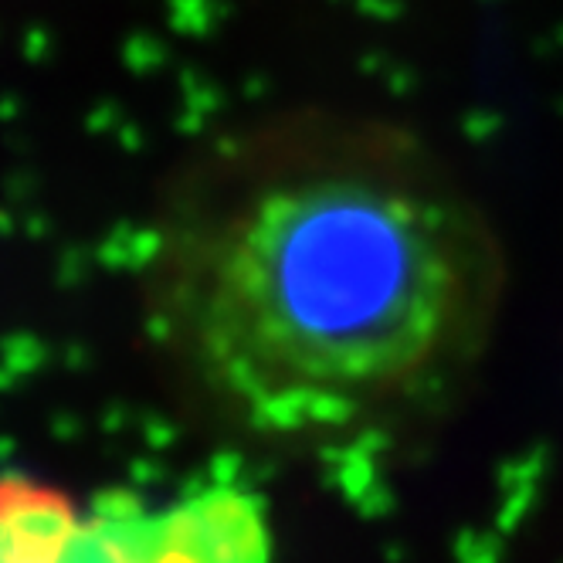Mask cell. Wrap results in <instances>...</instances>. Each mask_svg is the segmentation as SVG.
Here are the masks:
<instances>
[{"mask_svg":"<svg viewBox=\"0 0 563 563\" xmlns=\"http://www.w3.org/2000/svg\"><path fill=\"white\" fill-rule=\"evenodd\" d=\"M82 513L65 492L28 475H0V563H58Z\"/></svg>","mask_w":563,"mask_h":563,"instance_id":"3","label":"cell"},{"mask_svg":"<svg viewBox=\"0 0 563 563\" xmlns=\"http://www.w3.org/2000/svg\"><path fill=\"white\" fill-rule=\"evenodd\" d=\"M58 563H272V536L255 496L214 486L164 505L99 503Z\"/></svg>","mask_w":563,"mask_h":563,"instance_id":"2","label":"cell"},{"mask_svg":"<svg viewBox=\"0 0 563 563\" xmlns=\"http://www.w3.org/2000/svg\"><path fill=\"white\" fill-rule=\"evenodd\" d=\"M503 258L417 139L285 116L228 143L166 228L156 312L204 407L333 442L442 407L489 343Z\"/></svg>","mask_w":563,"mask_h":563,"instance_id":"1","label":"cell"}]
</instances>
